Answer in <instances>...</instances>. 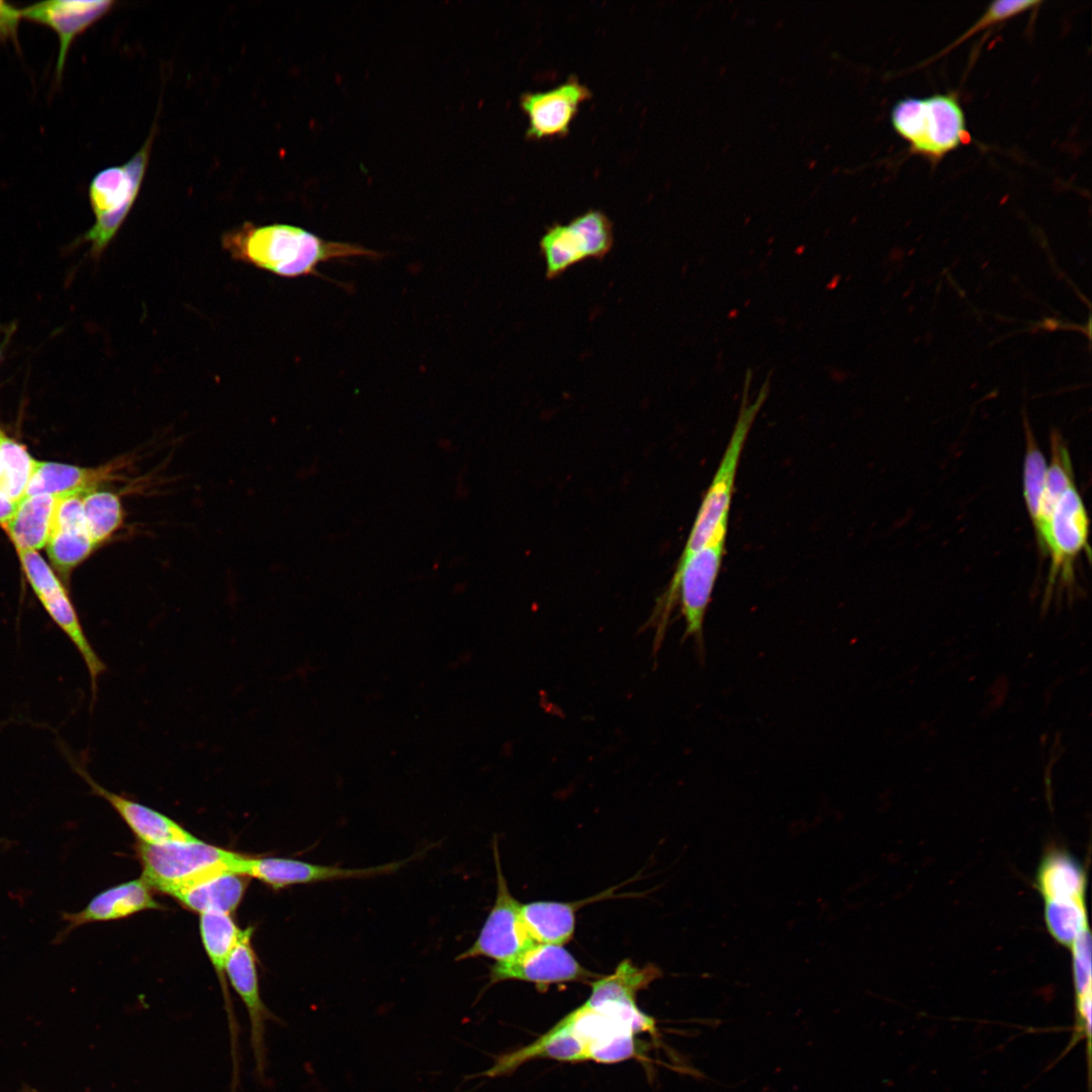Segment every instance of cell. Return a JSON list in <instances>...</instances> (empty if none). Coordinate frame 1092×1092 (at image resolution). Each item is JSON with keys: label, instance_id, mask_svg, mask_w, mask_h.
<instances>
[{"label": "cell", "instance_id": "obj_1", "mask_svg": "<svg viewBox=\"0 0 1092 1092\" xmlns=\"http://www.w3.org/2000/svg\"><path fill=\"white\" fill-rule=\"evenodd\" d=\"M640 1032L653 1034L655 1020L642 1012L636 1002L587 999L536 1040L500 1055L488 1070L478 1075L506 1076L537 1059L622 1062L635 1056V1035Z\"/></svg>", "mask_w": 1092, "mask_h": 1092}, {"label": "cell", "instance_id": "obj_2", "mask_svg": "<svg viewBox=\"0 0 1092 1092\" xmlns=\"http://www.w3.org/2000/svg\"><path fill=\"white\" fill-rule=\"evenodd\" d=\"M221 242L235 260L288 278L318 276V266L335 260L380 256L360 245L327 241L285 223L245 222L225 233Z\"/></svg>", "mask_w": 1092, "mask_h": 1092}, {"label": "cell", "instance_id": "obj_3", "mask_svg": "<svg viewBox=\"0 0 1092 1092\" xmlns=\"http://www.w3.org/2000/svg\"><path fill=\"white\" fill-rule=\"evenodd\" d=\"M728 520L729 518H726L720 523L710 540L701 548L686 558L678 559L672 579L657 600L646 624V627L655 628L654 653L660 648L677 596L686 623L682 640L694 637L698 648L703 651V625L721 568Z\"/></svg>", "mask_w": 1092, "mask_h": 1092}, {"label": "cell", "instance_id": "obj_4", "mask_svg": "<svg viewBox=\"0 0 1092 1092\" xmlns=\"http://www.w3.org/2000/svg\"><path fill=\"white\" fill-rule=\"evenodd\" d=\"M142 878L155 890L167 895L211 877L232 872L241 853L197 838L161 844L138 842Z\"/></svg>", "mask_w": 1092, "mask_h": 1092}, {"label": "cell", "instance_id": "obj_5", "mask_svg": "<svg viewBox=\"0 0 1092 1092\" xmlns=\"http://www.w3.org/2000/svg\"><path fill=\"white\" fill-rule=\"evenodd\" d=\"M895 131L917 155L937 161L968 139L964 110L953 94L907 97L891 110Z\"/></svg>", "mask_w": 1092, "mask_h": 1092}, {"label": "cell", "instance_id": "obj_6", "mask_svg": "<svg viewBox=\"0 0 1092 1092\" xmlns=\"http://www.w3.org/2000/svg\"><path fill=\"white\" fill-rule=\"evenodd\" d=\"M769 376L764 380L753 402L748 401L752 371L747 369L737 421L719 467L697 513L693 528L679 559L686 558L706 544L720 523L729 518L737 467L750 428L769 392Z\"/></svg>", "mask_w": 1092, "mask_h": 1092}, {"label": "cell", "instance_id": "obj_7", "mask_svg": "<svg viewBox=\"0 0 1092 1092\" xmlns=\"http://www.w3.org/2000/svg\"><path fill=\"white\" fill-rule=\"evenodd\" d=\"M154 136L152 130L142 148L124 165L103 169L93 177L89 186V200L95 223L83 237V241L91 244L93 255L99 256L108 246L133 205L149 163Z\"/></svg>", "mask_w": 1092, "mask_h": 1092}, {"label": "cell", "instance_id": "obj_8", "mask_svg": "<svg viewBox=\"0 0 1092 1092\" xmlns=\"http://www.w3.org/2000/svg\"><path fill=\"white\" fill-rule=\"evenodd\" d=\"M16 553L25 577L42 608L81 655L89 673L94 700L98 678L106 671V665L88 640L66 587L37 551L16 550Z\"/></svg>", "mask_w": 1092, "mask_h": 1092}, {"label": "cell", "instance_id": "obj_9", "mask_svg": "<svg viewBox=\"0 0 1092 1092\" xmlns=\"http://www.w3.org/2000/svg\"><path fill=\"white\" fill-rule=\"evenodd\" d=\"M613 242L612 221L601 210L589 209L567 223L548 226L539 242L546 278L554 279L585 260L603 259Z\"/></svg>", "mask_w": 1092, "mask_h": 1092}, {"label": "cell", "instance_id": "obj_10", "mask_svg": "<svg viewBox=\"0 0 1092 1092\" xmlns=\"http://www.w3.org/2000/svg\"><path fill=\"white\" fill-rule=\"evenodd\" d=\"M496 870V896L475 941L455 961L484 957L504 964L516 959L527 948L536 944L526 930L521 914V903L512 895L504 876L496 840L493 842Z\"/></svg>", "mask_w": 1092, "mask_h": 1092}, {"label": "cell", "instance_id": "obj_11", "mask_svg": "<svg viewBox=\"0 0 1092 1092\" xmlns=\"http://www.w3.org/2000/svg\"><path fill=\"white\" fill-rule=\"evenodd\" d=\"M412 858L364 869H344L300 859L276 856L252 857L242 854L236 874L257 879L273 890L290 886L346 879H366L398 871Z\"/></svg>", "mask_w": 1092, "mask_h": 1092}, {"label": "cell", "instance_id": "obj_12", "mask_svg": "<svg viewBox=\"0 0 1092 1092\" xmlns=\"http://www.w3.org/2000/svg\"><path fill=\"white\" fill-rule=\"evenodd\" d=\"M1088 534V514L1074 484L1061 495L1050 522L1046 555L1051 554L1052 564L1046 601L1058 576L1067 584L1072 582L1075 558L1084 550L1089 552Z\"/></svg>", "mask_w": 1092, "mask_h": 1092}, {"label": "cell", "instance_id": "obj_13", "mask_svg": "<svg viewBox=\"0 0 1092 1092\" xmlns=\"http://www.w3.org/2000/svg\"><path fill=\"white\" fill-rule=\"evenodd\" d=\"M597 977L562 945L536 943L516 959L493 964L489 969L487 986L518 980L535 984L541 992L550 985L568 982H584Z\"/></svg>", "mask_w": 1092, "mask_h": 1092}, {"label": "cell", "instance_id": "obj_14", "mask_svg": "<svg viewBox=\"0 0 1092 1092\" xmlns=\"http://www.w3.org/2000/svg\"><path fill=\"white\" fill-rule=\"evenodd\" d=\"M253 927L242 929L225 965V976L246 1006L251 1024V1046L260 1077L266 1069L265 1024L274 1015L265 1006L259 986Z\"/></svg>", "mask_w": 1092, "mask_h": 1092}, {"label": "cell", "instance_id": "obj_15", "mask_svg": "<svg viewBox=\"0 0 1092 1092\" xmlns=\"http://www.w3.org/2000/svg\"><path fill=\"white\" fill-rule=\"evenodd\" d=\"M153 895L152 888L141 877L107 888L95 895L80 911L63 912L64 927L54 942L59 944L77 928L96 922L123 919L145 910L162 909Z\"/></svg>", "mask_w": 1092, "mask_h": 1092}, {"label": "cell", "instance_id": "obj_16", "mask_svg": "<svg viewBox=\"0 0 1092 1092\" xmlns=\"http://www.w3.org/2000/svg\"><path fill=\"white\" fill-rule=\"evenodd\" d=\"M64 752L72 768L86 782L92 794L105 800L115 810L136 836L139 842L161 844L196 838L169 816L102 787L93 780L81 763L75 761L68 751L64 750Z\"/></svg>", "mask_w": 1092, "mask_h": 1092}, {"label": "cell", "instance_id": "obj_17", "mask_svg": "<svg viewBox=\"0 0 1092 1092\" xmlns=\"http://www.w3.org/2000/svg\"><path fill=\"white\" fill-rule=\"evenodd\" d=\"M590 95L589 89L573 76L552 89L525 92L520 104L528 115L527 136L542 139L566 134L579 104Z\"/></svg>", "mask_w": 1092, "mask_h": 1092}, {"label": "cell", "instance_id": "obj_18", "mask_svg": "<svg viewBox=\"0 0 1092 1092\" xmlns=\"http://www.w3.org/2000/svg\"><path fill=\"white\" fill-rule=\"evenodd\" d=\"M129 455L119 456L96 467H81L53 461L36 460L24 495L47 493L57 496L83 494L103 483L122 480V474L132 464Z\"/></svg>", "mask_w": 1092, "mask_h": 1092}, {"label": "cell", "instance_id": "obj_19", "mask_svg": "<svg viewBox=\"0 0 1092 1092\" xmlns=\"http://www.w3.org/2000/svg\"><path fill=\"white\" fill-rule=\"evenodd\" d=\"M113 5L114 2L108 0H51L19 9V15L20 19L23 18L49 26L58 34L60 49L57 61V75L60 78L73 40L105 15Z\"/></svg>", "mask_w": 1092, "mask_h": 1092}, {"label": "cell", "instance_id": "obj_20", "mask_svg": "<svg viewBox=\"0 0 1092 1092\" xmlns=\"http://www.w3.org/2000/svg\"><path fill=\"white\" fill-rule=\"evenodd\" d=\"M46 549L51 563L63 576L69 575L96 549L86 529L82 494L61 497Z\"/></svg>", "mask_w": 1092, "mask_h": 1092}, {"label": "cell", "instance_id": "obj_21", "mask_svg": "<svg viewBox=\"0 0 1092 1092\" xmlns=\"http://www.w3.org/2000/svg\"><path fill=\"white\" fill-rule=\"evenodd\" d=\"M62 496L47 493L24 495L3 528L15 550L46 548Z\"/></svg>", "mask_w": 1092, "mask_h": 1092}, {"label": "cell", "instance_id": "obj_22", "mask_svg": "<svg viewBox=\"0 0 1092 1092\" xmlns=\"http://www.w3.org/2000/svg\"><path fill=\"white\" fill-rule=\"evenodd\" d=\"M248 878L232 872L203 880L171 896L187 909L199 914L216 912L232 915L241 904Z\"/></svg>", "mask_w": 1092, "mask_h": 1092}, {"label": "cell", "instance_id": "obj_23", "mask_svg": "<svg viewBox=\"0 0 1092 1092\" xmlns=\"http://www.w3.org/2000/svg\"><path fill=\"white\" fill-rule=\"evenodd\" d=\"M580 902L535 901L521 904L523 924L535 943L563 945L575 929V912Z\"/></svg>", "mask_w": 1092, "mask_h": 1092}, {"label": "cell", "instance_id": "obj_24", "mask_svg": "<svg viewBox=\"0 0 1092 1092\" xmlns=\"http://www.w3.org/2000/svg\"><path fill=\"white\" fill-rule=\"evenodd\" d=\"M242 929L236 924L232 915L209 912L200 914L199 932L201 941L210 963L215 970L226 1002L230 1029L232 1033L233 1051L236 1052L237 1023L232 1010L230 996L226 990L225 965L230 953L235 947Z\"/></svg>", "mask_w": 1092, "mask_h": 1092}, {"label": "cell", "instance_id": "obj_25", "mask_svg": "<svg viewBox=\"0 0 1092 1092\" xmlns=\"http://www.w3.org/2000/svg\"><path fill=\"white\" fill-rule=\"evenodd\" d=\"M1052 462L1046 468L1039 512L1033 524L1037 545L1046 555L1050 522L1055 506L1066 489L1075 484L1072 460L1058 432L1051 436Z\"/></svg>", "mask_w": 1092, "mask_h": 1092}, {"label": "cell", "instance_id": "obj_26", "mask_svg": "<svg viewBox=\"0 0 1092 1092\" xmlns=\"http://www.w3.org/2000/svg\"><path fill=\"white\" fill-rule=\"evenodd\" d=\"M1085 883L1082 866L1065 851L1045 855L1036 874V887L1045 902H1084Z\"/></svg>", "mask_w": 1092, "mask_h": 1092}, {"label": "cell", "instance_id": "obj_27", "mask_svg": "<svg viewBox=\"0 0 1092 1092\" xmlns=\"http://www.w3.org/2000/svg\"><path fill=\"white\" fill-rule=\"evenodd\" d=\"M82 509L87 532L96 548L123 526L125 513L117 492L99 487L91 489L82 494Z\"/></svg>", "mask_w": 1092, "mask_h": 1092}, {"label": "cell", "instance_id": "obj_28", "mask_svg": "<svg viewBox=\"0 0 1092 1092\" xmlns=\"http://www.w3.org/2000/svg\"><path fill=\"white\" fill-rule=\"evenodd\" d=\"M36 460L0 430V494L18 503L25 494Z\"/></svg>", "mask_w": 1092, "mask_h": 1092}, {"label": "cell", "instance_id": "obj_29", "mask_svg": "<svg viewBox=\"0 0 1092 1092\" xmlns=\"http://www.w3.org/2000/svg\"><path fill=\"white\" fill-rule=\"evenodd\" d=\"M1071 946L1073 948L1078 1029L1089 1037L1091 1032V938L1089 929L1081 933Z\"/></svg>", "mask_w": 1092, "mask_h": 1092}, {"label": "cell", "instance_id": "obj_30", "mask_svg": "<svg viewBox=\"0 0 1092 1092\" xmlns=\"http://www.w3.org/2000/svg\"><path fill=\"white\" fill-rule=\"evenodd\" d=\"M1044 919L1053 937L1064 945L1071 946L1081 933L1088 930L1084 902L1048 901Z\"/></svg>", "mask_w": 1092, "mask_h": 1092}, {"label": "cell", "instance_id": "obj_31", "mask_svg": "<svg viewBox=\"0 0 1092 1092\" xmlns=\"http://www.w3.org/2000/svg\"><path fill=\"white\" fill-rule=\"evenodd\" d=\"M1026 450L1023 463V495L1032 524L1035 523L1043 490L1046 462L1033 434L1025 424Z\"/></svg>", "mask_w": 1092, "mask_h": 1092}, {"label": "cell", "instance_id": "obj_32", "mask_svg": "<svg viewBox=\"0 0 1092 1092\" xmlns=\"http://www.w3.org/2000/svg\"><path fill=\"white\" fill-rule=\"evenodd\" d=\"M1040 1L1032 0H1000L993 2L980 19L961 37L958 42L968 38L975 32L988 28L994 24L1005 21L1015 15L1036 7Z\"/></svg>", "mask_w": 1092, "mask_h": 1092}, {"label": "cell", "instance_id": "obj_33", "mask_svg": "<svg viewBox=\"0 0 1092 1092\" xmlns=\"http://www.w3.org/2000/svg\"><path fill=\"white\" fill-rule=\"evenodd\" d=\"M19 20V9L0 0V37L14 38Z\"/></svg>", "mask_w": 1092, "mask_h": 1092}, {"label": "cell", "instance_id": "obj_34", "mask_svg": "<svg viewBox=\"0 0 1092 1092\" xmlns=\"http://www.w3.org/2000/svg\"><path fill=\"white\" fill-rule=\"evenodd\" d=\"M18 503L0 494V527L3 529L13 516Z\"/></svg>", "mask_w": 1092, "mask_h": 1092}, {"label": "cell", "instance_id": "obj_35", "mask_svg": "<svg viewBox=\"0 0 1092 1092\" xmlns=\"http://www.w3.org/2000/svg\"><path fill=\"white\" fill-rule=\"evenodd\" d=\"M15 329H16L15 324L10 325L7 328V330L5 331V335L3 336L2 340L0 341V363H1L4 352H5L8 344H9V342L11 341V338L15 333Z\"/></svg>", "mask_w": 1092, "mask_h": 1092}, {"label": "cell", "instance_id": "obj_36", "mask_svg": "<svg viewBox=\"0 0 1092 1092\" xmlns=\"http://www.w3.org/2000/svg\"><path fill=\"white\" fill-rule=\"evenodd\" d=\"M18 1092H38L36 1089L24 1084Z\"/></svg>", "mask_w": 1092, "mask_h": 1092}]
</instances>
